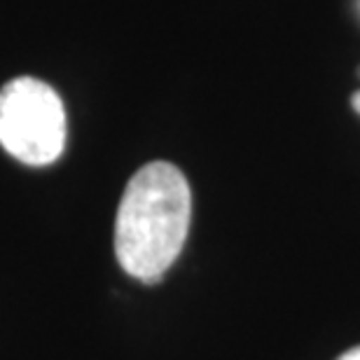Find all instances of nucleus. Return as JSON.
Here are the masks:
<instances>
[{"mask_svg":"<svg viewBox=\"0 0 360 360\" xmlns=\"http://www.w3.org/2000/svg\"><path fill=\"white\" fill-rule=\"evenodd\" d=\"M351 103H354L356 112L360 115V91H356V94H354V98H351Z\"/></svg>","mask_w":360,"mask_h":360,"instance_id":"20e7f679","label":"nucleus"},{"mask_svg":"<svg viewBox=\"0 0 360 360\" xmlns=\"http://www.w3.org/2000/svg\"><path fill=\"white\" fill-rule=\"evenodd\" d=\"M192 192L169 162L146 164L129 180L115 218V255L129 276L157 283L190 232Z\"/></svg>","mask_w":360,"mask_h":360,"instance_id":"f257e3e1","label":"nucleus"},{"mask_svg":"<svg viewBox=\"0 0 360 360\" xmlns=\"http://www.w3.org/2000/svg\"><path fill=\"white\" fill-rule=\"evenodd\" d=\"M337 360H360V347H354V349H349L347 354H342Z\"/></svg>","mask_w":360,"mask_h":360,"instance_id":"7ed1b4c3","label":"nucleus"},{"mask_svg":"<svg viewBox=\"0 0 360 360\" xmlns=\"http://www.w3.org/2000/svg\"><path fill=\"white\" fill-rule=\"evenodd\" d=\"M0 146L28 167H47L66 148V110L49 84L17 77L0 89Z\"/></svg>","mask_w":360,"mask_h":360,"instance_id":"f03ea898","label":"nucleus"}]
</instances>
